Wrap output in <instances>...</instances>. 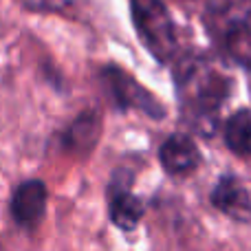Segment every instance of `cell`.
Here are the masks:
<instances>
[{
    "label": "cell",
    "mask_w": 251,
    "mask_h": 251,
    "mask_svg": "<svg viewBox=\"0 0 251 251\" xmlns=\"http://www.w3.org/2000/svg\"><path fill=\"white\" fill-rule=\"evenodd\" d=\"M130 11L143 47L159 62H168L176 49V35L163 0H130Z\"/></svg>",
    "instance_id": "obj_3"
},
{
    "label": "cell",
    "mask_w": 251,
    "mask_h": 251,
    "mask_svg": "<svg viewBox=\"0 0 251 251\" xmlns=\"http://www.w3.org/2000/svg\"><path fill=\"white\" fill-rule=\"evenodd\" d=\"M130 185H132V176L126 170H119L115 174L113 183H110V190H108L110 221L124 231H132L139 225V221H141L143 212H146L143 201L132 194Z\"/></svg>",
    "instance_id": "obj_5"
},
{
    "label": "cell",
    "mask_w": 251,
    "mask_h": 251,
    "mask_svg": "<svg viewBox=\"0 0 251 251\" xmlns=\"http://www.w3.org/2000/svg\"><path fill=\"white\" fill-rule=\"evenodd\" d=\"M225 141L234 154L251 156V110L243 108L227 119Z\"/></svg>",
    "instance_id": "obj_10"
},
{
    "label": "cell",
    "mask_w": 251,
    "mask_h": 251,
    "mask_svg": "<svg viewBox=\"0 0 251 251\" xmlns=\"http://www.w3.org/2000/svg\"><path fill=\"white\" fill-rule=\"evenodd\" d=\"M212 205L234 221H251V196L236 176H223L212 190Z\"/></svg>",
    "instance_id": "obj_8"
},
{
    "label": "cell",
    "mask_w": 251,
    "mask_h": 251,
    "mask_svg": "<svg viewBox=\"0 0 251 251\" xmlns=\"http://www.w3.org/2000/svg\"><path fill=\"white\" fill-rule=\"evenodd\" d=\"M20 2L31 11H60L71 0H20Z\"/></svg>",
    "instance_id": "obj_11"
},
{
    "label": "cell",
    "mask_w": 251,
    "mask_h": 251,
    "mask_svg": "<svg viewBox=\"0 0 251 251\" xmlns=\"http://www.w3.org/2000/svg\"><path fill=\"white\" fill-rule=\"evenodd\" d=\"M49 192L40 178L22 181L11 196V218L25 231H33L47 214Z\"/></svg>",
    "instance_id": "obj_6"
},
{
    "label": "cell",
    "mask_w": 251,
    "mask_h": 251,
    "mask_svg": "<svg viewBox=\"0 0 251 251\" xmlns=\"http://www.w3.org/2000/svg\"><path fill=\"white\" fill-rule=\"evenodd\" d=\"M159 159L168 174H172V176H185V174L194 172L199 168L201 152L187 134L176 132L163 141V146L159 150Z\"/></svg>",
    "instance_id": "obj_7"
},
{
    "label": "cell",
    "mask_w": 251,
    "mask_h": 251,
    "mask_svg": "<svg viewBox=\"0 0 251 251\" xmlns=\"http://www.w3.org/2000/svg\"><path fill=\"white\" fill-rule=\"evenodd\" d=\"M207 29L234 60L251 66V0H214Z\"/></svg>",
    "instance_id": "obj_2"
},
{
    "label": "cell",
    "mask_w": 251,
    "mask_h": 251,
    "mask_svg": "<svg viewBox=\"0 0 251 251\" xmlns=\"http://www.w3.org/2000/svg\"><path fill=\"white\" fill-rule=\"evenodd\" d=\"M176 88L187 122L194 126L196 132L212 134L216 115L234 88L229 73L205 55L187 57L176 66Z\"/></svg>",
    "instance_id": "obj_1"
},
{
    "label": "cell",
    "mask_w": 251,
    "mask_h": 251,
    "mask_svg": "<svg viewBox=\"0 0 251 251\" xmlns=\"http://www.w3.org/2000/svg\"><path fill=\"white\" fill-rule=\"evenodd\" d=\"M101 79L108 86L110 97L119 108H134L141 110L143 115L152 119H163L165 117V106L152 95L148 88H143L137 79L124 69L115 64H108L101 69Z\"/></svg>",
    "instance_id": "obj_4"
},
{
    "label": "cell",
    "mask_w": 251,
    "mask_h": 251,
    "mask_svg": "<svg viewBox=\"0 0 251 251\" xmlns=\"http://www.w3.org/2000/svg\"><path fill=\"white\" fill-rule=\"evenodd\" d=\"M101 132V122L97 113H84L66 130V148L75 152H86L97 143Z\"/></svg>",
    "instance_id": "obj_9"
}]
</instances>
